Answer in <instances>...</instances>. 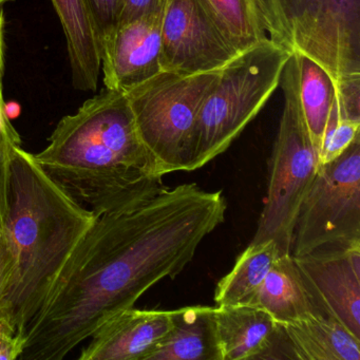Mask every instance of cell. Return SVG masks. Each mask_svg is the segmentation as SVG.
<instances>
[{
  "label": "cell",
  "instance_id": "5b68a950",
  "mask_svg": "<svg viewBox=\"0 0 360 360\" xmlns=\"http://www.w3.org/2000/svg\"><path fill=\"white\" fill-rule=\"evenodd\" d=\"M284 107L269 163L266 197L250 242L273 240L280 256L292 255L295 225L301 204L319 168L301 109L296 56L290 54L282 72Z\"/></svg>",
  "mask_w": 360,
  "mask_h": 360
},
{
  "label": "cell",
  "instance_id": "4fadbf2b",
  "mask_svg": "<svg viewBox=\"0 0 360 360\" xmlns=\"http://www.w3.org/2000/svg\"><path fill=\"white\" fill-rule=\"evenodd\" d=\"M216 322L222 360L267 359L275 351L286 352L281 326L262 309L221 305Z\"/></svg>",
  "mask_w": 360,
  "mask_h": 360
},
{
  "label": "cell",
  "instance_id": "4316f807",
  "mask_svg": "<svg viewBox=\"0 0 360 360\" xmlns=\"http://www.w3.org/2000/svg\"><path fill=\"white\" fill-rule=\"evenodd\" d=\"M9 0H0V6H3L4 4L7 3Z\"/></svg>",
  "mask_w": 360,
  "mask_h": 360
},
{
  "label": "cell",
  "instance_id": "83f0119b",
  "mask_svg": "<svg viewBox=\"0 0 360 360\" xmlns=\"http://www.w3.org/2000/svg\"><path fill=\"white\" fill-rule=\"evenodd\" d=\"M0 269H1V256H0Z\"/></svg>",
  "mask_w": 360,
  "mask_h": 360
},
{
  "label": "cell",
  "instance_id": "2e32d148",
  "mask_svg": "<svg viewBox=\"0 0 360 360\" xmlns=\"http://www.w3.org/2000/svg\"><path fill=\"white\" fill-rule=\"evenodd\" d=\"M248 305L266 311L280 324L323 315L314 303L292 255L278 257Z\"/></svg>",
  "mask_w": 360,
  "mask_h": 360
},
{
  "label": "cell",
  "instance_id": "277c9868",
  "mask_svg": "<svg viewBox=\"0 0 360 360\" xmlns=\"http://www.w3.org/2000/svg\"><path fill=\"white\" fill-rule=\"evenodd\" d=\"M290 54L267 39L222 69L198 115L188 172L204 167L229 148L280 85Z\"/></svg>",
  "mask_w": 360,
  "mask_h": 360
},
{
  "label": "cell",
  "instance_id": "ffe728a7",
  "mask_svg": "<svg viewBox=\"0 0 360 360\" xmlns=\"http://www.w3.org/2000/svg\"><path fill=\"white\" fill-rule=\"evenodd\" d=\"M240 52L269 39L259 0H204Z\"/></svg>",
  "mask_w": 360,
  "mask_h": 360
},
{
  "label": "cell",
  "instance_id": "3957f363",
  "mask_svg": "<svg viewBox=\"0 0 360 360\" xmlns=\"http://www.w3.org/2000/svg\"><path fill=\"white\" fill-rule=\"evenodd\" d=\"M34 158L96 217L138 205L167 187L139 136L127 96L107 88L63 117Z\"/></svg>",
  "mask_w": 360,
  "mask_h": 360
},
{
  "label": "cell",
  "instance_id": "cb8c5ba5",
  "mask_svg": "<svg viewBox=\"0 0 360 360\" xmlns=\"http://www.w3.org/2000/svg\"><path fill=\"white\" fill-rule=\"evenodd\" d=\"M20 136L12 125L5 103H0V166L7 159L14 147L20 146Z\"/></svg>",
  "mask_w": 360,
  "mask_h": 360
},
{
  "label": "cell",
  "instance_id": "44dd1931",
  "mask_svg": "<svg viewBox=\"0 0 360 360\" xmlns=\"http://www.w3.org/2000/svg\"><path fill=\"white\" fill-rule=\"evenodd\" d=\"M359 132L360 120L341 117L336 98H334L324 129L321 147L318 153L319 166L330 163L340 157L353 143L360 140Z\"/></svg>",
  "mask_w": 360,
  "mask_h": 360
},
{
  "label": "cell",
  "instance_id": "52a82bcc",
  "mask_svg": "<svg viewBox=\"0 0 360 360\" xmlns=\"http://www.w3.org/2000/svg\"><path fill=\"white\" fill-rule=\"evenodd\" d=\"M221 71L197 75L161 71L126 92L139 136L159 176L188 172L198 115Z\"/></svg>",
  "mask_w": 360,
  "mask_h": 360
},
{
  "label": "cell",
  "instance_id": "9a60e30c",
  "mask_svg": "<svg viewBox=\"0 0 360 360\" xmlns=\"http://www.w3.org/2000/svg\"><path fill=\"white\" fill-rule=\"evenodd\" d=\"M280 326L288 358L360 360V339L330 316H311Z\"/></svg>",
  "mask_w": 360,
  "mask_h": 360
},
{
  "label": "cell",
  "instance_id": "d4e9b609",
  "mask_svg": "<svg viewBox=\"0 0 360 360\" xmlns=\"http://www.w3.org/2000/svg\"><path fill=\"white\" fill-rule=\"evenodd\" d=\"M165 4L166 0H124L119 26L131 22L145 14L164 9Z\"/></svg>",
  "mask_w": 360,
  "mask_h": 360
},
{
  "label": "cell",
  "instance_id": "7a4b0ae2",
  "mask_svg": "<svg viewBox=\"0 0 360 360\" xmlns=\"http://www.w3.org/2000/svg\"><path fill=\"white\" fill-rule=\"evenodd\" d=\"M22 146L0 166V319L24 337L96 221Z\"/></svg>",
  "mask_w": 360,
  "mask_h": 360
},
{
  "label": "cell",
  "instance_id": "603a6c76",
  "mask_svg": "<svg viewBox=\"0 0 360 360\" xmlns=\"http://www.w3.org/2000/svg\"><path fill=\"white\" fill-rule=\"evenodd\" d=\"M25 347V338L4 321L0 326V360L20 359Z\"/></svg>",
  "mask_w": 360,
  "mask_h": 360
},
{
  "label": "cell",
  "instance_id": "d6986e66",
  "mask_svg": "<svg viewBox=\"0 0 360 360\" xmlns=\"http://www.w3.org/2000/svg\"><path fill=\"white\" fill-rule=\"evenodd\" d=\"M292 53L296 56L298 64L301 109L318 155L335 98V84L319 64L303 54Z\"/></svg>",
  "mask_w": 360,
  "mask_h": 360
},
{
  "label": "cell",
  "instance_id": "484cf974",
  "mask_svg": "<svg viewBox=\"0 0 360 360\" xmlns=\"http://www.w3.org/2000/svg\"><path fill=\"white\" fill-rule=\"evenodd\" d=\"M4 77V12L0 6V103H5L3 94Z\"/></svg>",
  "mask_w": 360,
  "mask_h": 360
},
{
  "label": "cell",
  "instance_id": "7402d4cb",
  "mask_svg": "<svg viewBox=\"0 0 360 360\" xmlns=\"http://www.w3.org/2000/svg\"><path fill=\"white\" fill-rule=\"evenodd\" d=\"M86 3L102 50L103 45L110 39L119 26L124 0H86Z\"/></svg>",
  "mask_w": 360,
  "mask_h": 360
},
{
  "label": "cell",
  "instance_id": "f1b7e54d",
  "mask_svg": "<svg viewBox=\"0 0 360 360\" xmlns=\"http://www.w3.org/2000/svg\"><path fill=\"white\" fill-rule=\"evenodd\" d=\"M1 323H3V320L0 319V326H1Z\"/></svg>",
  "mask_w": 360,
  "mask_h": 360
},
{
  "label": "cell",
  "instance_id": "5bb4252c",
  "mask_svg": "<svg viewBox=\"0 0 360 360\" xmlns=\"http://www.w3.org/2000/svg\"><path fill=\"white\" fill-rule=\"evenodd\" d=\"M145 360H222L217 334L216 307L172 309V326Z\"/></svg>",
  "mask_w": 360,
  "mask_h": 360
},
{
  "label": "cell",
  "instance_id": "8992f818",
  "mask_svg": "<svg viewBox=\"0 0 360 360\" xmlns=\"http://www.w3.org/2000/svg\"><path fill=\"white\" fill-rule=\"evenodd\" d=\"M267 37L319 64L335 85L360 77V0H259Z\"/></svg>",
  "mask_w": 360,
  "mask_h": 360
},
{
  "label": "cell",
  "instance_id": "ba28073f",
  "mask_svg": "<svg viewBox=\"0 0 360 360\" xmlns=\"http://www.w3.org/2000/svg\"><path fill=\"white\" fill-rule=\"evenodd\" d=\"M360 245V140L318 168L295 225L292 256Z\"/></svg>",
  "mask_w": 360,
  "mask_h": 360
},
{
  "label": "cell",
  "instance_id": "8fae6325",
  "mask_svg": "<svg viewBox=\"0 0 360 360\" xmlns=\"http://www.w3.org/2000/svg\"><path fill=\"white\" fill-rule=\"evenodd\" d=\"M163 14L162 9L120 25L103 45L105 88L126 94L161 72Z\"/></svg>",
  "mask_w": 360,
  "mask_h": 360
},
{
  "label": "cell",
  "instance_id": "e0dca14e",
  "mask_svg": "<svg viewBox=\"0 0 360 360\" xmlns=\"http://www.w3.org/2000/svg\"><path fill=\"white\" fill-rule=\"evenodd\" d=\"M66 35L73 85L94 91L101 72V47L86 0H52Z\"/></svg>",
  "mask_w": 360,
  "mask_h": 360
},
{
  "label": "cell",
  "instance_id": "ac0fdd59",
  "mask_svg": "<svg viewBox=\"0 0 360 360\" xmlns=\"http://www.w3.org/2000/svg\"><path fill=\"white\" fill-rule=\"evenodd\" d=\"M280 256L273 240L250 242L231 271L218 282L214 300L221 305H248Z\"/></svg>",
  "mask_w": 360,
  "mask_h": 360
},
{
  "label": "cell",
  "instance_id": "7c38bea8",
  "mask_svg": "<svg viewBox=\"0 0 360 360\" xmlns=\"http://www.w3.org/2000/svg\"><path fill=\"white\" fill-rule=\"evenodd\" d=\"M172 326V311L124 309L98 326L79 360H145Z\"/></svg>",
  "mask_w": 360,
  "mask_h": 360
},
{
  "label": "cell",
  "instance_id": "30bf717a",
  "mask_svg": "<svg viewBox=\"0 0 360 360\" xmlns=\"http://www.w3.org/2000/svg\"><path fill=\"white\" fill-rule=\"evenodd\" d=\"M292 259L318 309L360 339V245L322 248Z\"/></svg>",
  "mask_w": 360,
  "mask_h": 360
},
{
  "label": "cell",
  "instance_id": "6da1fadb",
  "mask_svg": "<svg viewBox=\"0 0 360 360\" xmlns=\"http://www.w3.org/2000/svg\"><path fill=\"white\" fill-rule=\"evenodd\" d=\"M226 210L222 191L187 183L96 217L27 326L20 359H63L149 288L174 279Z\"/></svg>",
  "mask_w": 360,
  "mask_h": 360
},
{
  "label": "cell",
  "instance_id": "9c48e42d",
  "mask_svg": "<svg viewBox=\"0 0 360 360\" xmlns=\"http://www.w3.org/2000/svg\"><path fill=\"white\" fill-rule=\"evenodd\" d=\"M239 51L204 0H166L162 71L197 75L224 68Z\"/></svg>",
  "mask_w": 360,
  "mask_h": 360
}]
</instances>
